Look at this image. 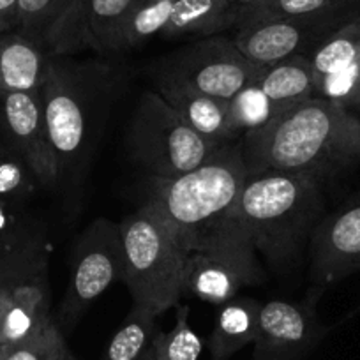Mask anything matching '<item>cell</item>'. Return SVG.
I'll use <instances>...</instances> for the list:
<instances>
[{
    "instance_id": "obj_33",
    "label": "cell",
    "mask_w": 360,
    "mask_h": 360,
    "mask_svg": "<svg viewBox=\"0 0 360 360\" xmlns=\"http://www.w3.org/2000/svg\"><path fill=\"white\" fill-rule=\"evenodd\" d=\"M34 258H36V256H34ZM23 265H25V263H23ZM9 274H11V272H9ZM8 276H6V278L2 279V283H0V342H2V332H4L6 313H8Z\"/></svg>"
},
{
    "instance_id": "obj_13",
    "label": "cell",
    "mask_w": 360,
    "mask_h": 360,
    "mask_svg": "<svg viewBox=\"0 0 360 360\" xmlns=\"http://www.w3.org/2000/svg\"><path fill=\"white\" fill-rule=\"evenodd\" d=\"M309 251L311 278L323 290L360 270V191L320 219Z\"/></svg>"
},
{
    "instance_id": "obj_28",
    "label": "cell",
    "mask_w": 360,
    "mask_h": 360,
    "mask_svg": "<svg viewBox=\"0 0 360 360\" xmlns=\"http://www.w3.org/2000/svg\"><path fill=\"white\" fill-rule=\"evenodd\" d=\"M39 186L22 155L8 143H0V202L18 205L34 195Z\"/></svg>"
},
{
    "instance_id": "obj_10",
    "label": "cell",
    "mask_w": 360,
    "mask_h": 360,
    "mask_svg": "<svg viewBox=\"0 0 360 360\" xmlns=\"http://www.w3.org/2000/svg\"><path fill=\"white\" fill-rule=\"evenodd\" d=\"M323 288L299 302L270 300L259 306L252 360H300L323 339L327 327L316 316Z\"/></svg>"
},
{
    "instance_id": "obj_16",
    "label": "cell",
    "mask_w": 360,
    "mask_h": 360,
    "mask_svg": "<svg viewBox=\"0 0 360 360\" xmlns=\"http://www.w3.org/2000/svg\"><path fill=\"white\" fill-rule=\"evenodd\" d=\"M48 51L27 34H0V98L13 92H34L43 85Z\"/></svg>"
},
{
    "instance_id": "obj_7",
    "label": "cell",
    "mask_w": 360,
    "mask_h": 360,
    "mask_svg": "<svg viewBox=\"0 0 360 360\" xmlns=\"http://www.w3.org/2000/svg\"><path fill=\"white\" fill-rule=\"evenodd\" d=\"M83 82L82 71L75 65L58 57L48 58L39 94L60 180L82 169L89 147L90 98Z\"/></svg>"
},
{
    "instance_id": "obj_12",
    "label": "cell",
    "mask_w": 360,
    "mask_h": 360,
    "mask_svg": "<svg viewBox=\"0 0 360 360\" xmlns=\"http://www.w3.org/2000/svg\"><path fill=\"white\" fill-rule=\"evenodd\" d=\"M0 131L6 143L32 169L41 188H53L60 182L39 90L13 92L0 98Z\"/></svg>"
},
{
    "instance_id": "obj_4",
    "label": "cell",
    "mask_w": 360,
    "mask_h": 360,
    "mask_svg": "<svg viewBox=\"0 0 360 360\" xmlns=\"http://www.w3.org/2000/svg\"><path fill=\"white\" fill-rule=\"evenodd\" d=\"M124 276L133 306L159 316L186 293L184 251L161 219L140 207L119 223Z\"/></svg>"
},
{
    "instance_id": "obj_36",
    "label": "cell",
    "mask_w": 360,
    "mask_h": 360,
    "mask_svg": "<svg viewBox=\"0 0 360 360\" xmlns=\"http://www.w3.org/2000/svg\"><path fill=\"white\" fill-rule=\"evenodd\" d=\"M233 4H237L238 8H244V6H249L252 4V2H256V0H231Z\"/></svg>"
},
{
    "instance_id": "obj_15",
    "label": "cell",
    "mask_w": 360,
    "mask_h": 360,
    "mask_svg": "<svg viewBox=\"0 0 360 360\" xmlns=\"http://www.w3.org/2000/svg\"><path fill=\"white\" fill-rule=\"evenodd\" d=\"M51 321L44 251L8 276V313L0 348L37 334Z\"/></svg>"
},
{
    "instance_id": "obj_2",
    "label": "cell",
    "mask_w": 360,
    "mask_h": 360,
    "mask_svg": "<svg viewBox=\"0 0 360 360\" xmlns=\"http://www.w3.org/2000/svg\"><path fill=\"white\" fill-rule=\"evenodd\" d=\"M321 184L300 173L262 172L245 179L228 216L248 231L258 255L276 270L295 265L320 223Z\"/></svg>"
},
{
    "instance_id": "obj_14",
    "label": "cell",
    "mask_w": 360,
    "mask_h": 360,
    "mask_svg": "<svg viewBox=\"0 0 360 360\" xmlns=\"http://www.w3.org/2000/svg\"><path fill=\"white\" fill-rule=\"evenodd\" d=\"M345 20H262L237 27L233 41L251 64L265 68L313 50Z\"/></svg>"
},
{
    "instance_id": "obj_6",
    "label": "cell",
    "mask_w": 360,
    "mask_h": 360,
    "mask_svg": "<svg viewBox=\"0 0 360 360\" xmlns=\"http://www.w3.org/2000/svg\"><path fill=\"white\" fill-rule=\"evenodd\" d=\"M134 158L150 176L180 175L202 165L221 145L193 129L158 90L141 96L129 129Z\"/></svg>"
},
{
    "instance_id": "obj_21",
    "label": "cell",
    "mask_w": 360,
    "mask_h": 360,
    "mask_svg": "<svg viewBox=\"0 0 360 360\" xmlns=\"http://www.w3.org/2000/svg\"><path fill=\"white\" fill-rule=\"evenodd\" d=\"M355 13L345 0H256L240 8L237 27L262 20H345Z\"/></svg>"
},
{
    "instance_id": "obj_22",
    "label": "cell",
    "mask_w": 360,
    "mask_h": 360,
    "mask_svg": "<svg viewBox=\"0 0 360 360\" xmlns=\"http://www.w3.org/2000/svg\"><path fill=\"white\" fill-rule=\"evenodd\" d=\"M313 65L314 83L335 75L360 60V15L349 16L307 55Z\"/></svg>"
},
{
    "instance_id": "obj_39",
    "label": "cell",
    "mask_w": 360,
    "mask_h": 360,
    "mask_svg": "<svg viewBox=\"0 0 360 360\" xmlns=\"http://www.w3.org/2000/svg\"><path fill=\"white\" fill-rule=\"evenodd\" d=\"M355 313H360V306H359V307H356V311H355Z\"/></svg>"
},
{
    "instance_id": "obj_34",
    "label": "cell",
    "mask_w": 360,
    "mask_h": 360,
    "mask_svg": "<svg viewBox=\"0 0 360 360\" xmlns=\"http://www.w3.org/2000/svg\"><path fill=\"white\" fill-rule=\"evenodd\" d=\"M43 251H44V249H43ZM43 251H41V252H43ZM41 252H37V255H41ZM37 255H34V256H37ZM34 256H32V258H34ZM32 258H29V259H32ZM29 259H27V262H29ZM27 262H23V263H27ZM23 263H20V265H23ZM20 265H16V266H11V269L0 270V283H2V279H4V278H6V276H8V274H9V272H13V270H15V269H18V266H20Z\"/></svg>"
},
{
    "instance_id": "obj_5",
    "label": "cell",
    "mask_w": 360,
    "mask_h": 360,
    "mask_svg": "<svg viewBox=\"0 0 360 360\" xmlns=\"http://www.w3.org/2000/svg\"><path fill=\"white\" fill-rule=\"evenodd\" d=\"M180 248L184 251L186 293L203 302L221 306L242 288L266 281L248 231L228 214L180 242Z\"/></svg>"
},
{
    "instance_id": "obj_3",
    "label": "cell",
    "mask_w": 360,
    "mask_h": 360,
    "mask_svg": "<svg viewBox=\"0 0 360 360\" xmlns=\"http://www.w3.org/2000/svg\"><path fill=\"white\" fill-rule=\"evenodd\" d=\"M248 175L240 143L230 141L189 172L150 176L141 207L161 219L180 244L230 212Z\"/></svg>"
},
{
    "instance_id": "obj_32",
    "label": "cell",
    "mask_w": 360,
    "mask_h": 360,
    "mask_svg": "<svg viewBox=\"0 0 360 360\" xmlns=\"http://www.w3.org/2000/svg\"><path fill=\"white\" fill-rule=\"evenodd\" d=\"M20 0H0V34L18 29Z\"/></svg>"
},
{
    "instance_id": "obj_1",
    "label": "cell",
    "mask_w": 360,
    "mask_h": 360,
    "mask_svg": "<svg viewBox=\"0 0 360 360\" xmlns=\"http://www.w3.org/2000/svg\"><path fill=\"white\" fill-rule=\"evenodd\" d=\"M240 148L249 175L300 173L323 184L360 166V117L338 103L313 98L244 134Z\"/></svg>"
},
{
    "instance_id": "obj_11",
    "label": "cell",
    "mask_w": 360,
    "mask_h": 360,
    "mask_svg": "<svg viewBox=\"0 0 360 360\" xmlns=\"http://www.w3.org/2000/svg\"><path fill=\"white\" fill-rule=\"evenodd\" d=\"M134 0H72L43 39L50 57L82 50L98 53L117 51L120 29Z\"/></svg>"
},
{
    "instance_id": "obj_29",
    "label": "cell",
    "mask_w": 360,
    "mask_h": 360,
    "mask_svg": "<svg viewBox=\"0 0 360 360\" xmlns=\"http://www.w3.org/2000/svg\"><path fill=\"white\" fill-rule=\"evenodd\" d=\"M69 353L64 334L53 320L37 334L0 348V360H64Z\"/></svg>"
},
{
    "instance_id": "obj_35",
    "label": "cell",
    "mask_w": 360,
    "mask_h": 360,
    "mask_svg": "<svg viewBox=\"0 0 360 360\" xmlns=\"http://www.w3.org/2000/svg\"><path fill=\"white\" fill-rule=\"evenodd\" d=\"M349 108H360V89L356 90V94H355V98H353V103Z\"/></svg>"
},
{
    "instance_id": "obj_9",
    "label": "cell",
    "mask_w": 360,
    "mask_h": 360,
    "mask_svg": "<svg viewBox=\"0 0 360 360\" xmlns=\"http://www.w3.org/2000/svg\"><path fill=\"white\" fill-rule=\"evenodd\" d=\"M124 276L119 223L98 219L86 228L75 252L71 278L58 307V323L71 328L117 279Z\"/></svg>"
},
{
    "instance_id": "obj_17",
    "label": "cell",
    "mask_w": 360,
    "mask_h": 360,
    "mask_svg": "<svg viewBox=\"0 0 360 360\" xmlns=\"http://www.w3.org/2000/svg\"><path fill=\"white\" fill-rule=\"evenodd\" d=\"M158 92L193 129L217 143L233 141L228 133L226 101L173 82L155 79Z\"/></svg>"
},
{
    "instance_id": "obj_30",
    "label": "cell",
    "mask_w": 360,
    "mask_h": 360,
    "mask_svg": "<svg viewBox=\"0 0 360 360\" xmlns=\"http://www.w3.org/2000/svg\"><path fill=\"white\" fill-rule=\"evenodd\" d=\"M72 4V0H20L18 32L27 34L43 44L48 30Z\"/></svg>"
},
{
    "instance_id": "obj_26",
    "label": "cell",
    "mask_w": 360,
    "mask_h": 360,
    "mask_svg": "<svg viewBox=\"0 0 360 360\" xmlns=\"http://www.w3.org/2000/svg\"><path fill=\"white\" fill-rule=\"evenodd\" d=\"M176 0H134L120 29L117 51L136 48L152 37L161 36L168 25Z\"/></svg>"
},
{
    "instance_id": "obj_37",
    "label": "cell",
    "mask_w": 360,
    "mask_h": 360,
    "mask_svg": "<svg viewBox=\"0 0 360 360\" xmlns=\"http://www.w3.org/2000/svg\"><path fill=\"white\" fill-rule=\"evenodd\" d=\"M345 2L348 6H352V8H355V9L360 6V0H345Z\"/></svg>"
},
{
    "instance_id": "obj_20",
    "label": "cell",
    "mask_w": 360,
    "mask_h": 360,
    "mask_svg": "<svg viewBox=\"0 0 360 360\" xmlns=\"http://www.w3.org/2000/svg\"><path fill=\"white\" fill-rule=\"evenodd\" d=\"M238 11L231 0H176L161 37L217 36L237 27Z\"/></svg>"
},
{
    "instance_id": "obj_8",
    "label": "cell",
    "mask_w": 360,
    "mask_h": 360,
    "mask_svg": "<svg viewBox=\"0 0 360 360\" xmlns=\"http://www.w3.org/2000/svg\"><path fill=\"white\" fill-rule=\"evenodd\" d=\"M262 68L238 51L233 39L210 36L175 51L158 68L155 79L180 83L202 94L228 101L238 90L256 82Z\"/></svg>"
},
{
    "instance_id": "obj_31",
    "label": "cell",
    "mask_w": 360,
    "mask_h": 360,
    "mask_svg": "<svg viewBox=\"0 0 360 360\" xmlns=\"http://www.w3.org/2000/svg\"><path fill=\"white\" fill-rule=\"evenodd\" d=\"M314 86H316V98H323L327 101L349 108L356 90L360 89V60L335 75L318 79Z\"/></svg>"
},
{
    "instance_id": "obj_23",
    "label": "cell",
    "mask_w": 360,
    "mask_h": 360,
    "mask_svg": "<svg viewBox=\"0 0 360 360\" xmlns=\"http://www.w3.org/2000/svg\"><path fill=\"white\" fill-rule=\"evenodd\" d=\"M154 314L134 307L115 332L103 360H155L158 328Z\"/></svg>"
},
{
    "instance_id": "obj_25",
    "label": "cell",
    "mask_w": 360,
    "mask_h": 360,
    "mask_svg": "<svg viewBox=\"0 0 360 360\" xmlns=\"http://www.w3.org/2000/svg\"><path fill=\"white\" fill-rule=\"evenodd\" d=\"M43 249L39 235L18 216L16 205L0 202V270L20 265Z\"/></svg>"
},
{
    "instance_id": "obj_27",
    "label": "cell",
    "mask_w": 360,
    "mask_h": 360,
    "mask_svg": "<svg viewBox=\"0 0 360 360\" xmlns=\"http://www.w3.org/2000/svg\"><path fill=\"white\" fill-rule=\"evenodd\" d=\"M175 325L155 338V360H198L203 342L189 327V306H175Z\"/></svg>"
},
{
    "instance_id": "obj_38",
    "label": "cell",
    "mask_w": 360,
    "mask_h": 360,
    "mask_svg": "<svg viewBox=\"0 0 360 360\" xmlns=\"http://www.w3.org/2000/svg\"><path fill=\"white\" fill-rule=\"evenodd\" d=\"M64 360H72V355H71V353H69V355L68 356H65V359Z\"/></svg>"
},
{
    "instance_id": "obj_19",
    "label": "cell",
    "mask_w": 360,
    "mask_h": 360,
    "mask_svg": "<svg viewBox=\"0 0 360 360\" xmlns=\"http://www.w3.org/2000/svg\"><path fill=\"white\" fill-rule=\"evenodd\" d=\"M262 304L251 297H233L221 304L216 314L209 349L212 360H228L255 342L258 330V314Z\"/></svg>"
},
{
    "instance_id": "obj_24",
    "label": "cell",
    "mask_w": 360,
    "mask_h": 360,
    "mask_svg": "<svg viewBox=\"0 0 360 360\" xmlns=\"http://www.w3.org/2000/svg\"><path fill=\"white\" fill-rule=\"evenodd\" d=\"M279 117L278 110L270 103L258 82H252L240 89L233 98L226 101V124L231 140L269 126Z\"/></svg>"
},
{
    "instance_id": "obj_18",
    "label": "cell",
    "mask_w": 360,
    "mask_h": 360,
    "mask_svg": "<svg viewBox=\"0 0 360 360\" xmlns=\"http://www.w3.org/2000/svg\"><path fill=\"white\" fill-rule=\"evenodd\" d=\"M256 82L279 115L316 98L313 65L306 53L292 55L285 60L265 65Z\"/></svg>"
}]
</instances>
